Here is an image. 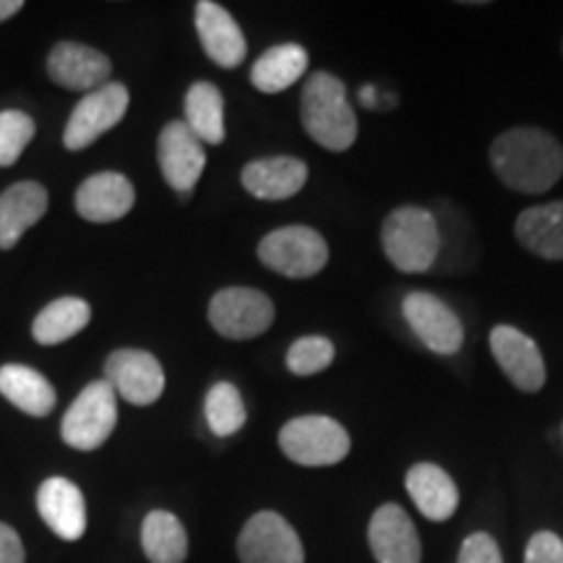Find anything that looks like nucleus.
I'll list each match as a JSON object with an SVG mask.
<instances>
[{
	"label": "nucleus",
	"mask_w": 563,
	"mask_h": 563,
	"mask_svg": "<svg viewBox=\"0 0 563 563\" xmlns=\"http://www.w3.org/2000/svg\"><path fill=\"white\" fill-rule=\"evenodd\" d=\"M241 563H306L295 527L277 511H258L238 534Z\"/></svg>",
	"instance_id": "6e6552de"
},
{
	"label": "nucleus",
	"mask_w": 563,
	"mask_h": 563,
	"mask_svg": "<svg viewBox=\"0 0 563 563\" xmlns=\"http://www.w3.org/2000/svg\"><path fill=\"white\" fill-rule=\"evenodd\" d=\"M382 245L394 269L405 274L431 272L441 253V232L433 211L415 203L389 211L382 228Z\"/></svg>",
	"instance_id": "7ed1b4c3"
},
{
	"label": "nucleus",
	"mask_w": 563,
	"mask_h": 563,
	"mask_svg": "<svg viewBox=\"0 0 563 563\" xmlns=\"http://www.w3.org/2000/svg\"><path fill=\"white\" fill-rule=\"evenodd\" d=\"M118 422V394L108 382H95L84 389L74 405L68 407L66 418L60 422V435L70 449L79 452H95Z\"/></svg>",
	"instance_id": "423d86ee"
},
{
	"label": "nucleus",
	"mask_w": 563,
	"mask_h": 563,
	"mask_svg": "<svg viewBox=\"0 0 563 563\" xmlns=\"http://www.w3.org/2000/svg\"><path fill=\"white\" fill-rule=\"evenodd\" d=\"M412 334L435 355H456L464 344V323L452 306L431 292L415 290L402 300Z\"/></svg>",
	"instance_id": "9d476101"
},
{
	"label": "nucleus",
	"mask_w": 563,
	"mask_h": 563,
	"mask_svg": "<svg viewBox=\"0 0 563 563\" xmlns=\"http://www.w3.org/2000/svg\"><path fill=\"white\" fill-rule=\"evenodd\" d=\"M525 563H563V540L551 530L534 532L527 543Z\"/></svg>",
	"instance_id": "2f4dec72"
},
{
	"label": "nucleus",
	"mask_w": 563,
	"mask_h": 563,
	"mask_svg": "<svg viewBox=\"0 0 563 563\" xmlns=\"http://www.w3.org/2000/svg\"><path fill=\"white\" fill-rule=\"evenodd\" d=\"M203 415H207L211 433L220 435V439L235 435L245 426V420H249L241 391L230 382L211 386L207 399H203Z\"/></svg>",
	"instance_id": "cd10ccee"
},
{
	"label": "nucleus",
	"mask_w": 563,
	"mask_h": 563,
	"mask_svg": "<svg viewBox=\"0 0 563 563\" xmlns=\"http://www.w3.org/2000/svg\"><path fill=\"white\" fill-rule=\"evenodd\" d=\"M350 433L327 415H300L279 431V449L302 467H332L350 454Z\"/></svg>",
	"instance_id": "20e7f679"
},
{
	"label": "nucleus",
	"mask_w": 563,
	"mask_h": 563,
	"mask_svg": "<svg viewBox=\"0 0 563 563\" xmlns=\"http://www.w3.org/2000/svg\"><path fill=\"white\" fill-rule=\"evenodd\" d=\"M514 235L522 249L545 262H563V201L534 203L517 217Z\"/></svg>",
	"instance_id": "412c9836"
},
{
	"label": "nucleus",
	"mask_w": 563,
	"mask_h": 563,
	"mask_svg": "<svg viewBox=\"0 0 563 563\" xmlns=\"http://www.w3.org/2000/svg\"><path fill=\"white\" fill-rule=\"evenodd\" d=\"M141 548L152 563H183L188 555L186 527L170 511H150L141 525Z\"/></svg>",
	"instance_id": "393cba45"
},
{
	"label": "nucleus",
	"mask_w": 563,
	"mask_h": 563,
	"mask_svg": "<svg viewBox=\"0 0 563 563\" xmlns=\"http://www.w3.org/2000/svg\"><path fill=\"white\" fill-rule=\"evenodd\" d=\"M104 382L125 402L146 407L165 391V371L157 357L146 350H115L104 363Z\"/></svg>",
	"instance_id": "f8f14e48"
},
{
	"label": "nucleus",
	"mask_w": 563,
	"mask_h": 563,
	"mask_svg": "<svg viewBox=\"0 0 563 563\" xmlns=\"http://www.w3.org/2000/svg\"><path fill=\"white\" fill-rule=\"evenodd\" d=\"M159 170L165 175L167 186L188 196L199 183L203 167H207V152L203 144L194 136L186 121L167 123L157 141Z\"/></svg>",
	"instance_id": "ddd939ff"
},
{
	"label": "nucleus",
	"mask_w": 563,
	"mask_h": 563,
	"mask_svg": "<svg viewBox=\"0 0 563 563\" xmlns=\"http://www.w3.org/2000/svg\"><path fill=\"white\" fill-rule=\"evenodd\" d=\"M136 191L121 173H97L87 178L76 191V211L84 220L104 224L123 220L133 209Z\"/></svg>",
	"instance_id": "6ab92c4d"
},
{
	"label": "nucleus",
	"mask_w": 563,
	"mask_h": 563,
	"mask_svg": "<svg viewBox=\"0 0 563 563\" xmlns=\"http://www.w3.org/2000/svg\"><path fill=\"white\" fill-rule=\"evenodd\" d=\"M0 394L13 407H19L21 412L32 415V418H45L58 402L51 382L40 371L16 363L0 368Z\"/></svg>",
	"instance_id": "5701e85b"
},
{
	"label": "nucleus",
	"mask_w": 563,
	"mask_h": 563,
	"mask_svg": "<svg viewBox=\"0 0 563 563\" xmlns=\"http://www.w3.org/2000/svg\"><path fill=\"white\" fill-rule=\"evenodd\" d=\"M91 319V308L81 298L53 300L40 311L32 323V336L40 344H60L87 329Z\"/></svg>",
	"instance_id": "bb28decb"
},
{
	"label": "nucleus",
	"mask_w": 563,
	"mask_h": 563,
	"mask_svg": "<svg viewBox=\"0 0 563 563\" xmlns=\"http://www.w3.org/2000/svg\"><path fill=\"white\" fill-rule=\"evenodd\" d=\"M37 511L60 540H79L87 532V501L68 477H47L37 490Z\"/></svg>",
	"instance_id": "dca6fc26"
},
{
	"label": "nucleus",
	"mask_w": 563,
	"mask_h": 563,
	"mask_svg": "<svg viewBox=\"0 0 563 563\" xmlns=\"http://www.w3.org/2000/svg\"><path fill=\"white\" fill-rule=\"evenodd\" d=\"M405 485L412 504L418 506V511L426 519H431V522H446V519H452L454 511L460 509V488H456L452 475H449L446 470H441L439 464H412V467L407 470Z\"/></svg>",
	"instance_id": "aec40b11"
},
{
	"label": "nucleus",
	"mask_w": 563,
	"mask_h": 563,
	"mask_svg": "<svg viewBox=\"0 0 563 563\" xmlns=\"http://www.w3.org/2000/svg\"><path fill=\"white\" fill-rule=\"evenodd\" d=\"M490 167L511 191L525 196L548 194L563 178L561 141L543 129L519 125L498 133L490 144Z\"/></svg>",
	"instance_id": "f257e3e1"
},
{
	"label": "nucleus",
	"mask_w": 563,
	"mask_h": 563,
	"mask_svg": "<svg viewBox=\"0 0 563 563\" xmlns=\"http://www.w3.org/2000/svg\"><path fill=\"white\" fill-rule=\"evenodd\" d=\"M334 344L327 336H300L287 350V368L295 376H313L334 363Z\"/></svg>",
	"instance_id": "c85d7f7f"
},
{
	"label": "nucleus",
	"mask_w": 563,
	"mask_h": 563,
	"mask_svg": "<svg viewBox=\"0 0 563 563\" xmlns=\"http://www.w3.org/2000/svg\"><path fill=\"white\" fill-rule=\"evenodd\" d=\"M129 110V89L118 81H108L104 87L89 91L84 100L70 112L63 144L70 152L87 150L102 133L115 129Z\"/></svg>",
	"instance_id": "1a4fd4ad"
},
{
	"label": "nucleus",
	"mask_w": 563,
	"mask_h": 563,
	"mask_svg": "<svg viewBox=\"0 0 563 563\" xmlns=\"http://www.w3.org/2000/svg\"><path fill=\"white\" fill-rule=\"evenodd\" d=\"M24 545L13 527L0 522V563H24Z\"/></svg>",
	"instance_id": "473e14b6"
},
{
	"label": "nucleus",
	"mask_w": 563,
	"mask_h": 563,
	"mask_svg": "<svg viewBox=\"0 0 563 563\" xmlns=\"http://www.w3.org/2000/svg\"><path fill=\"white\" fill-rule=\"evenodd\" d=\"M456 563H504V555L501 548L493 540V534L473 532L464 538Z\"/></svg>",
	"instance_id": "7c9ffc66"
},
{
	"label": "nucleus",
	"mask_w": 563,
	"mask_h": 563,
	"mask_svg": "<svg viewBox=\"0 0 563 563\" xmlns=\"http://www.w3.org/2000/svg\"><path fill=\"white\" fill-rule=\"evenodd\" d=\"M186 125L201 144L224 141V100L211 81H196L186 95Z\"/></svg>",
	"instance_id": "a878e982"
},
{
	"label": "nucleus",
	"mask_w": 563,
	"mask_h": 563,
	"mask_svg": "<svg viewBox=\"0 0 563 563\" xmlns=\"http://www.w3.org/2000/svg\"><path fill=\"white\" fill-rule=\"evenodd\" d=\"M37 125L26 112L3 110L0 112V167H11L19 162L21 152L34 139Z\"/></svg>",
	"instance_id": "c756f323"
},
{
	"label": "nucleus",
	"mask_w": 563,
	"mask_h": 563,
	"mask_svg": "<svg viewBox=\"0 0 563 563\" xmlns=\"http://www.w3.org/2000/svg\"><path fill=\"white\" fill-rule=\"evenodd\" d=\"M308 68V53L306 47L287 42V45H274L269 51L262 53V58L253 63L251 68V84L262 95H279V91L290 89L295 81Z\"/></svg>",
	"instance_id": "b1692460"
},
{
	"label": "nucleus",
	"mask_w": 563,
	"mask_h": 563,
	"mask_svg": "<svg viewBox=\"0 0 563 563\" xmlns=\"http://www.w3.org/2000/svg\"><path fill=\"white\" fill-rule=\"evenodd\" d=\"M357 100H361L363 108H368V110H376L378 104H382V97H378L376 87H363L361 95H357Z\"/></svg>",
	"instance_id": "72a5a7b5"
},
{
	"label": "nucleus",
	"mask_w": 563,
	"mask_h": 563,
	"mask_svg": "<svg viewBox=\"0 0 563 563\" xmlns=\"http://www.w3.org/2000/svg\"><path fill=\"white\" fill-rule=\"evenodd\" d=\"M308 180V165L298 157H262L243 167L241 183L253 199L285 201L302 191Z\"/></svg>",
	"instance_id": "a211bd4d"
},
{
	"label": "nucleus",
	"mask_w": 563,
	"mask_h": 563,
	"mask_svg": "<svg viewBox=\"0 0 563 563\" xmlns=\"http://www.w3.org/2000/svg\"><path fill=\"white\" fill-rule=\"evenodd\" d=\"M258 262L287 279H308L327 266L329 245L313 228L287 224L258 243Z\"/></svg>",
	"instance_id": "39448f33"
},
{
	"label": "nucleus",
	"mask_w": 563,
	"mask_h": 563,
	"mask_svg": "<svg viewBox=\"0 0 563 563\" xmlns=\"http://www.w3.org/2000/svg\"><path fill=\"white\" fill-rule=\"evenodd\" d=\"M209 323L228 340H253L269 332L274 302L269 295L253 287H224L209 302Z\"/></svg>",
	"instance_id": "0eeeda50"
},
{
	"label": "nucleus",
	"mask_w": 563,
	"mask_h": 563,
	"mask_svg": "<svg viewBox=\"0 0 563 563\" xmlns=\"http://www.w3.org/2000/svg\"><path fill=\"white\" fill-rule=\"evenodd\" d=\"M21 9H24V3H21V0H0V21L16 16Z\"/></svg>",
	"instance_id": "f704fd0d"
},
{
	"label": "nucleus",
	"mask_w": 563,
	"mask_h": 563,
	"mask_svg": "<svg viewBox=\"0 0 563 563\" xmlns=\"http://www.w3.org/2000/svg\"><path fill=\"white\" fill-rule=\"evenodd\" d=\"M368 545L378 563H420L422 545L410 514L397 504H384L373 511Z\"/></svg>",
	"instance_id": "4468645a"
},
{
	"label": "nucleus",
	"mask_w": 563,
	"mask_h": 563,
	"mask_svg": "<svg viewBox=\"0 0 563 563\" xmlns=\"http://www.w3.org/2000/svg\"><path fill=\"white\" fill-rule=\"evenodd\" d=\"M110 58L79 42H60L47 58V74L60 87L74 91H95L110 79Z\"/></svg>",
	"instance_id": "f3484780"
},
{
	"label": "nucleus",
	"mask_w": 563,
	"mask_h": 563,
	"mask_svg": "<svg viewBox=\"0 0 563 563\" xmlns=\"http://www.w3.org/2000/svg\"><path fill=\"white\" fill-rule=\"evenodd\" d=\"M300 121L308 136L329 152H347L357 139V115L347 87L329 70L308 76L300 97Z\"/></svg>",
	"instance_id": "f03ea898"
},
{
	"label": "nucleus",
	"mask_w": 563,
	"mask_h": 563,
	"mask_svg": "<svg viewBox=\"0 0 563 563\" xmlns=\"http://www.w3.org/2000/svg\"><path fill=\"white\" fill-rule=\"evenodd\" d=\"M490 352L498 368L525 394H538L548 382L543 352L522 329L511 323H498L490 332Z\"/></svg>",
	"instance_id": "9b49d317"
},
{
	"label": "nucleus",
	"mask_w": 563,
	"mask_h": 563,
	"mask_svg": "<svg viewBox=\"0 0 563 563\" xmlns=\"http://www.w3.org/2000/svg\"><path fill=\"white\" fill-rule=\"evenodd\" d=\"M196 32H199L203 53L209 55L217 66L222 68H238L245 60L249 45L232 19L228 9H222L214 0H201L196 3Z\"/></svg>",
	"instance_id": "2eb2a0df"
},
{
	"label": "nucleus",
	"mask_w": 563,
	"mask_h": 563,
	"mask_svg": "<svg viewBox=\"0 0 563 563\" xmlns=\"http://www.w3.org/2000/svg\"><path fill=\"white\" fill-rule=\"evenodd\" d=\"M561 53H563V45H561Z\"/></svg>",
	"instance_id": "e433bc0d"
},
{
	"label": "nucleus",
	"mask_w": 563,
	"mask_h": 563,
	"mask_svg": "<svg viewBox=\"0 0 563 563\" xmlns=\"http://www.w3.org/2000/svg\"><path fill=\"white\" fill-rule=\"evenodd\" d=\"M47 211V191L34 180H24L0 194V249L9 251Z\"/></svg>",
	"instance_id": "4be33fe9"
},
{
	"label": "nucleus",
	"mask_w": 563,
	"mask_h": 563,
	"mask_svg": "<svg viewBox=\"0 0 563 563\" xmlns=\"http://www.w3.org/2000/svg\"><path fill=\"white\" fill-rule=\"evenodd\" d=\"M561 439H563V422H561Z\"/></svg>",
	"instance_id": "c9c22d12"
}]
</instances>
